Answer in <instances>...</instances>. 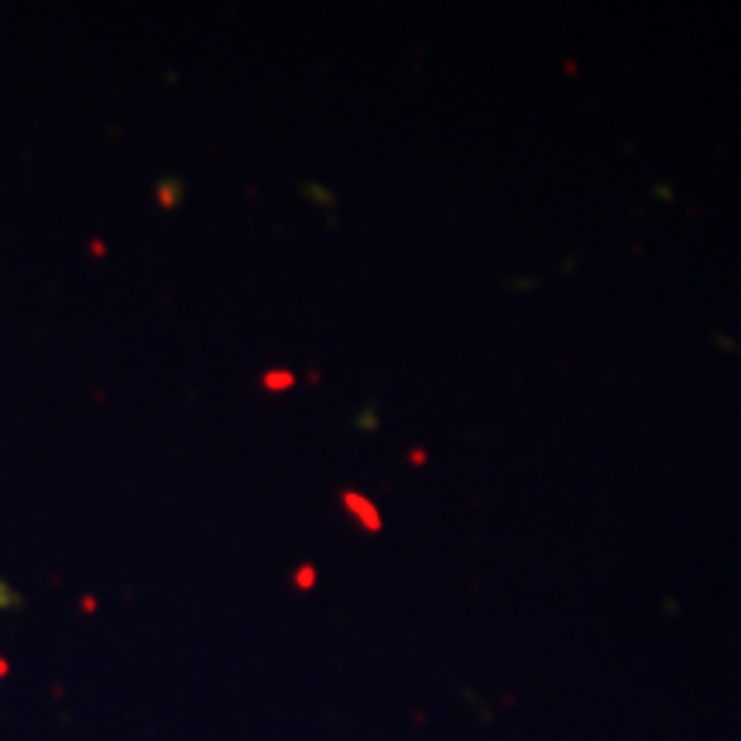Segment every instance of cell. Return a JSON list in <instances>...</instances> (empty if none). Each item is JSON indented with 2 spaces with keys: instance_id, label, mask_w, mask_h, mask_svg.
I'll list each match as a JSON object with an SVG mask.
<instances>
[{
  "instance_id": "obj_1",
  "label": "cell",
  "mask_w": 741,
  "mask_h": 741,
  "mask_svg": "<svg viewBox=\"0 0 741 741\" xmlns=\"http://www.w3.org/2000/svg\"><path fill=\"white\" fill-rule=\"evenodd\" d=\"M343 505L351 508V511L357 515V518H361V522H368L370 532H378V528H381V518H378V511H374V505H370V501H364V498H357V494H351V491H347V494H343Z\"/></svg>"
},
{
  "instance_id": "obj_2",
  "label": "cell",
  "mask_w": 741,
  "mask_h": 741,
  "mask_svg": "<svg viewBox=\"0 0 741 741\" xmlns=\"http://www.w3.org/2000/svg\"><path fill=\"white\" fill-rule=\"evenodd\" d=\"M292 381L295 378L289 374V370H282V374H265V385H268V388H289Z\"/></svg>"
}]
</instances>
